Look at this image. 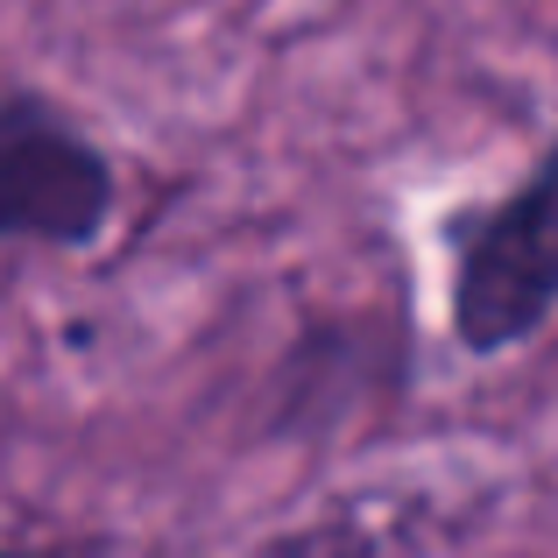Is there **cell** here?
<instances>
[{
  "instance_id": "1",
  "label": "cell",
  "mask_w": 558,
  "mask_h": 558,
  "mask_svg": "<svg viewBox=\"0 0 558 558\" xmlns=\"http://www.w3.org/2000/svg\"><path fill=\"white\" fill-rule=\"evenodd\" d=\"M558 156L545 149L509 191L452 205L438 219L446 247V326L474 361L517 354L558 312V255H551V184Z\"/></svg>"
},
{
  "instance_id": "2",
  "label": "cell",
  "mask_w": 558,
  "mask_h": 558,
  "mask_svg": "<svg viewBox=\"0 0 558 558\" xmlns=\"http://www.w3.org/2000/svg\"><path fill=\"white\" fill-rule=\"evenodd\" d=\"M121 213L113 156L50 93H0V241L93 247Z\"/></svg>"
},
{
  "instance_id": "3",
  "label": "cell",
  "mask_w": 558,
  "mask_h": 558,
  "mask_svg": "<svg viewBox=\"0 0 558 558\" xmlns=\"http://www.w3.org/2000/svg\"><path fill=\"white\" fill-rule=\"evenodd\" d=\"M0 558H64V551H36V545H0Z\"/></svg>"
}]
</instances>
